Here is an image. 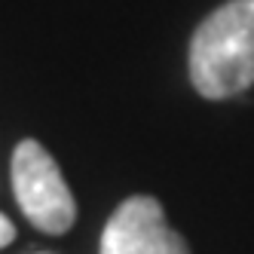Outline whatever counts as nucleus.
I'll list each match as a JSON object with an SVG mask.
<instances>
[{
  "mask_svg": "<svg viewBox=\"0 0 254 254\" xmlns=\"http://www.w3.org/2000/svg\"><path fill=\"white\" fill-rule=\"evenodd\" d=\"M190 80L205 98H233L254 86V0H230L196 28Z\"/></svg>",
  "mask_w": 254,
  "mask_h": 254,
  "instance_id": "nucleus-1",
  "label": "nucleus"
},
{
  "mask_svg": "<svg viewBox=\"0 0 254 254\" xmlns=\"http://www.w3.org/2000/svg\"><path fill=\"white\" fill-rule=\"evenodd\" d=\"M12 190L25 217L43 233H67L77 217L70 187L43 144L22 141L12 153Z\"/></svg>",
  "mask_w": 254,
  "mask_h": 254,
  "instance_id": "nucleus-2",
  "label": "nucleus"
},
{
  "mask_svg": "<svg viewBox=\"0 0 254 254\" xmlns=\"http://www.w3.org/2000/svg\"><path fill=\"white\" fill-rule=\"evenodd\" d=\"M101 254H190L187 242L166 224L153 196H132L111 214L101 233Z\"/></svg>",
  "mask_w": 254,
  "mask_h": 254,
  "instance_id": "nucleus-3",
  "label": "nucleus"
},
{
  "mask_svg": "<svg viewBox=\"0 0 254 254\" xmlns=\"http://www.w3.org/2000/svg\"><path fill=\"white\" fill-rule=\"evenodd\" d=\"M15 239V227H12V221H9V217L3 214V211H0V248H3V245H9Z\"/></svg>",
  "mask_w": 254,
  "mask_h": 254,
  "instance_id": "nucleus-4",
  "label": "nucleus"
}]
</instances>
